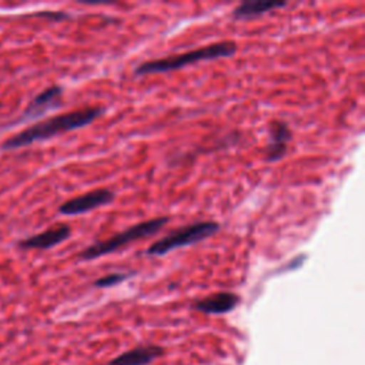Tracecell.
<instances>
[{"instance_id":"6da1fadb","label":"cell","mask_w":365,"mask_h":365,"mask_svg":"<svg viewBox=\"0 0 365 365\" xmlns=\"http://www.w3.org/2000/svg\"><path fill=\"white\" fill-rule=\"evenodd\" d=\"M106 108L100 106H91V107H83L77 108L64 114L53 115L44 121H40L31 127L24 128L23 131L14 134L9 140L4 141L3 147L7 150L11 148H20L29 144H33L36 141H43L47 138H51L57 134L67 133L71 130H77L81 127H86L96 121L98 117L104 114Z\"/></svg>"},{"instance_id":"7a4b0ae2","label":"cell","mask_w":365,"mask_h":365,"mask_svg":"<svg viewBox=\"0 0 365 365\" xmlns=\"http://www.w3.org/2000/svg\"><path fill=\"white\" fill-rule=\"evenodd\" d=\"M235 53H237V43L232 40H222V41L211 43V44L194 48V50H188L185 53L143 61L134 68V74L135 76H148V74L168 73V71L180 70L185 66L195 64L200 61L231 57Z\"/></svg>"},{"instance_id":"3957f363","label":"cell","mask_w":365,"mask_h":365,"mask_svg":"<svg viewBox=\"0 0 365 365\" xmlns=\"http://www.w3.org/2000/svg\"><path fill=\"white\" fill-rule=\"evenodd\" d=\"M168 222H170V217L163 215V217H155L151 220H145V221L133 224L128 228H125L106 240H98V241L90 244L78 254V258L81 261H93V259L110 255L131 242H135V241H140L143 238L157 234Z\"/></svg>"},{"instance_id":"277c9868","label":"cell","mask_w":365,"mask_h":365,"mask_svg":"<svg viewBox=\"0 0 365 365\" xmlns=\"http://www.w3.org/2000/svg\"><path fill=\"white\" fill-rule=\"evenodd\" d=\"M220 224L215 221H195L191 224H187L184 227H180L167 235L161 237L160 240L154 241L148 248L145 250V255L151 257H161L165 255L177 248L190 247L194 244H198L215 232H218Z\"/></svg>"},{"instance_id":"5b68a950","label":"cell","mask_w":365,"mask_h":365,"mask_svg":"<svg viewBox=\"0 0 365 365\" xmlns=\"http://www.w3.org/2000/svg\"><path fill=\"white\" fill-rule=\"evenodd\" d=\"M115 194L108 188H96L83 195L67 200L58 208L63 215H80L97 210L100 207L108 205L114 201Z\"/></svg>"},{"instance_id":"8992f818","label":"cell","mask_w":365,"mask_h":365,"mask_svg":"<svg viewBox=\"0 0 365 365\" xmlns=\"http://www.w3.org/2000/svg\"><path fill=\"white\" fill-rule=\"evenodd\" d=\"M268 144L264 151V160L267 163H275L285 157L288 144L292 140V131L289 125L282 120H272L268 125Z\"/></svg>"},{"instance_id":"52a82bcc","label":"cell","mask_w":365,"mask_h":365,"mask_svg":"<svg viewBox=\"0 0 365 365\" xmlns=\"http://www.w3.org/2000/svg\"><path fill=\"white\" fill-rule=\"evenodd\" d=\"M240 301L241 298L238 294L230 291H220L195 301L192 304V308L208 315H222L234 311Z\"/></svg>"},{"instance_id":"ba28073f","label":"cell","mask_w":365,"mask_h":365,"mask_svg":"<svg viewBox=\"0 0 365 365\" xmlns=\"http://www.w3.org/2000/svg\"><path fill=\"white\" fill-rule=\"evenodd\" d=\"M61 96H63V88L60 86H51L43 90L40 94H37L31 103L27 106L21 115V121H29L34 120L47 111L56 110L61 106Z\"/></svg>"},{"instance_id":"9c48e42d","label":"cell","mask_w":365,"mask_h":365,"mask_svg":"<svg viewBox=\"0 0 365 365\" xmlns=\"http://www.w3.org/2000/svg\"><path fill=\"white\" fill-rule=\"evenodd\" d=\"M71 235V228L67 224H56L48 230L29 237L20 241L21 248H37V250H48L53 248L63 241H66Z\"/></svg>"},{"instance_id":"30bf717a","label":"cell","mask_w":365,"mask_h":365,"mask_svg":"<svg viewBox=\"0 0 365 365\" xmlns=\"http://www.w3.org/2000/svg\"><path fill=\"white\" fill-rule=\"evenodd\" d=\"M164 355L160 345H140L113 358L107 365H148Z\"/></svg>"},{"instance_id":"8fae6325","label":"cell","mask_w":365,"mask_h":365,"mask_svg":"<svg viewBox=\"0 0 365 365\" xmlns=\"http://www.w3.org/2000/svg\"><path fill=\"white\" fill-rule=\"evenodd\" d=\"M285 1H265V0H247L235 6L231 11V17L235 20H250L267 14L272 10L285 7Z\"/></svg>"},{"instance_id":"7c38bea8","label":"cell","mask_w":365,"mask_h":365,"mask_svg":"<svg viewBox=\"0 0 365 365\" xmlns=\"http://www.w3.org/2000/svg\"><path fill=\"white\" fill-rule=\"evenodd\" d=\"M135 272L131 271V272H110L107 275H103L100 278H97L94 281V287L96 288H110V287H114V285H118L120 282L134 277Z\"/></svg>"},{"instance_id":"4fadbf2b","label":"cell","mask_w":365,"mask_h":365,"mask_svg":"<svg viewBox=\"0 0 365 365\" xmlns=\"http://www.w3.org/2000/svg\"><path fill=\"white\" fill-rule=\"evenodd\" d=\"M307 258V254H299L297 257H294L292 259H289L288 262H285L282 267H279L277 269V272H282V271H292V269H297V268H301L304 261Z\"/></svg>"},{"instance_id":"5bb4252c","label":"cell","mask_w":365,"mask_h":365,"mask_svg":"<svg viewBox=\"0 0 365 365\" xmlns=\"http://www.w3.org/2000/svg\"><path fill=\"white\" fill-rule=\"evenodd\" d=\"M36 17H44V19H50V20H54V21H61V20H67L70 19V16L64 11H40V13H36L34 14Z\"/></svg>"}]
</instances>
